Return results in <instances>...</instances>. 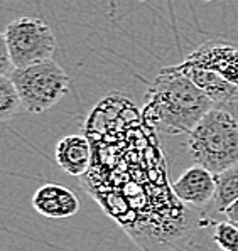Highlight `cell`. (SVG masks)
<instances>
[{"instance_id":"9c48e42d","label":"cell","mask_w":238,"mask_h":251,"mask_svg":"<svg viewBox=\"0 0 238 251\" xmlns=\"http://www.w3.org/2000/svg\"><path fill=\"white\" fill-rule=\"evenodd\" d=\"M54 159L61 169L70 176H83L91 164V145L79 133L66 135L56 145Z\"/></svg>"},{"instance_id":"7a4b0ae2","label":"cell","mask_w":238,"mask_h":251,"mask_svg":"<svg viewBox=\"0 0 238 251\" xmlns=\"http://www.w3.org/2000/svg\"><path fill=\"white\" fill-rule=\"evenodd\" d=\"M194 165L220 174L238 164V120L225 108H213L187 133Z\"/></svg>"},{"instance_id":"277c9868","label":"cell","mask_w":238,"mask_h":251,"mask_svg":"<svg viewBox=\"0 0 238 251\" xmlns=\"http://www.w3.org/2000/svg\"><path fill=\"white\" fill-rule=\"evenodd\" d=\"M14 69L27 68L53 59L56 37L48 22L39 17H19L3 30Z\"/></svg>"},{"instance_id":"4fadbf2b","label":"cell","mask_w":238,"mask_h":251,"mask_svg":"<svg viewBox=\"0 0 238 251\" xmlns=\"http://www.w3.org/2000/svg\"><path fill=\"white\" fill-rule=\"evenodd\" d=\"M14 71V63L10 57V51L7 48V42L3 34L0 36V76H10Z\"/></svg>"},{"instance_id":"9a60e30c","label":"cell","mask_w":238,"mask_h":251,"mask_svg":"<svg viewBox=\"0 0 238 251\" xmlns=\"http://www.w3.org/2000/svg\"><path fill=\"white\" fill-rule=\"evenodd\" d=\"M216 251H223V250H216Z\"/></svg>"},{"instance_id":"3957f363","label":"cell","mask_w":238,"mask_h":251,"mask_svg":"<svg viewBox=\"0 0 238 251\" xmlns=\"http://www.w3.org/2000/svg\"><path fill=\"white\" fill-rule=\"evenodd\" d=\"M22 100V108L29 113H42L61 101L70 88V76L54 59L42 61L10 73Z\"/></svg>"},{"instance_id":"6da1fadb","label":"cell","mask_w":238,"mask_h":251,"mask_svg":"<svg viewBox=\"0 0 238 251\" xmlns=\"http://www.w3.org/2000/svg\"><path fill=\"white\" fill-rule=\"evenodd\" d=\"M214 103L181 71L179 66L164 68L145 93L144 115L169 133H189L198 122L213 110Z\"/></svg>"},{"instance_id":"5bb4252c","label":"cell","mask_w":238,"mask_h":251,"mask_svg":"<svg viewBox=\"0 0 238 251\" xmlns=\"http://www.w3.org/2000/svg\"><path fill=\"white\" fill-rule=\"evenodd\" d=\"M223 214L226 216V219H228L230 223H233V225H238V199L233 201L232 204H230L228 207L223 211Z\"/></svg>"},{"instance_id":"e0dca14e","label":"cell","mask_w":238,"mask_h":251,"mask_svg":"<svg viewBox=\"0 0 238 251\" xmlns=\"http://www.w3.org/2000/svg\"><path fill=\"white\" fill-rule=\"evenodd\" d=\"M237 226H238V225H237Z\"/></svg>"},{"instance_id":"5b68a950","label":"cell","mask_w":238,"mask_h":251,"mask_svg":"<svg viewBox=\"0 0 238 251\" xmlns=\"http://www.w3.org/2000/svg\"><path fill=\"white\" fill-rule=\"evenodd\" d=\"M186 63L210 69L220 78L238 86V44L225 41L203 42L186 56Z\"/></svg>"},{"instance_id":"2e32d148","label":"cell","mask_w":238,"mask_h":251,"mask_svg":"<svg viewBox=\"0 0 238 251\" xmlns=\"http://www.w3.org/2000/svg\"><path fill=\"white\" fill-rule=\"evenodd\" d=\"M140 2H144V0H140Z\"/></svg>"},{"instance_id":"52a82bcc","label":"cell","mask_w":238,"mask_h":251,"mask_svg":"<svg viewBox=\"0 0 238 251\" xmlns=\"http://www.w3.org/2000/svg\"><path fill=\"white\" fill-rule=\"evenodd\" d=\"M178 66L199 90L208 96L216 108H225V110L238 108V86L220 78L216 73L210 71V69L194 66V64H189L186 61H183Z\"/></svg>"},{"instance_id":"7c38bea8","label":"cell","mask_w":238,"mask_h":251,"mask_svg":"<svg viewBox=\"0 0 238 251\" xmlns=\"http://www.w3.org/2000/svg\"><path fill=\"white\" fill-rule=\"evenodd\" d=\"M213 241L223 251H238V226L221 221L213 226Z\"/></svg>"},{"instance_id":"8fae6325","label":"cell","mask_w":238,"mask_h":251,"mask_svg":"<svg viewBox=\"0 0 238 251\" xmlns=\"http://www.w3.org/2000/svg\"><path fill=\"white\" fill-rule=\"evenodd\" d=\"M22 108V100L10 76H0V120L7 122Z\"/></svg>"},{"instance_id":"8992f818","label":"cell","mask_w":238,"mask_h":251,"mask_svg":"<svg viewBox=\"0 0 238 251\" xmlns=\"http://www.w3.org/2000/svg\"><path fill=\"white\" fill-rule=\"evenodd\" d=\"M172 194L183 204L206 206L216 198V174L201 165H193L172 184Z\"/></svg>"},{"instance_id":"ba28073f","label":"cell","mask_w":238,"mask_h":251,"mask_svg":"<svg viewBox=\"0 0 238 251\" xmlns=\"http://www.w3.org/2000/svg\"><path fill=\"white\" fill-rule=\"evenodd\" d=\"M32 207L44 218L64 219L78 214L79 199L61 184H44L34 192Z\"/></svg>"},{"instance_id":"30bf717a","label":"cell","mask_w":238,"mask_h":251,"mask_svg":"<svg viewBox=\"0 0 238 251\" xmlns=\"http://www.w3.org/2000/svg\"><path fill=\"white\" fill-rule=\"evenodd\" d=\"M238 199V164L216 174V198L214 209L223 212L233 201Z\"/></svg>"}]
</instances>
